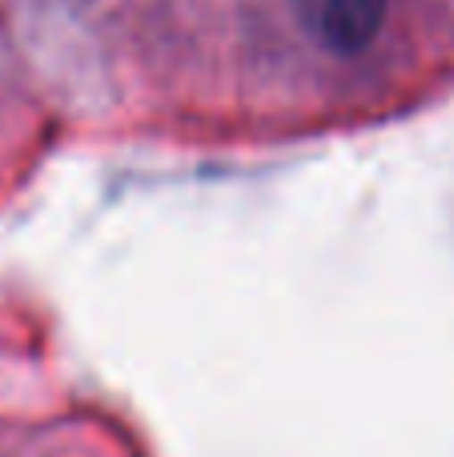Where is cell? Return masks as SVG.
Segmentation results:
<instances>
[{
	"label": "cell",
	"mask_w": 454,
	"mask_h": 457,
	"mask_svg": "<svg viewBox=\"0 0 454 457\" xmlns=\"http://www.w3.org/2000/svg\"><path fill=\"white\" fill-rule=\"evenodd\" d=\"M302 24L334 53H358L370 45L386 16V0H294Z\"/></svg>",
	"instance_id": "6da1fadb"
}]
</instances>
